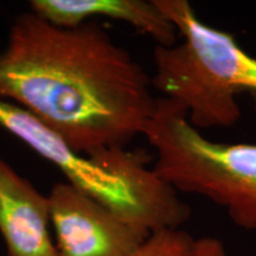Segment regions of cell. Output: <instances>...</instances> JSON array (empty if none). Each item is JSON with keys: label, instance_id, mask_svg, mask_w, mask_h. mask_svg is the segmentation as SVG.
Returning <instances> with one entry per match:
<instances>
[{"label": "cell", "instance_id": "6da1fadb", "mask_svg": "<svg viewBox=\"0 0 256 256\" xmlns=\"http://www.w3.org/2000/svg\"><path fill=\"white\" fill-rule=\"evenodd\" d=\"M151 76L92 22L60 28L18 14L0 50V100L34 115L80 154L126 147L156 110Z\"/></svg>", "mask_w": 256, "mask_h": 256}, {"label": "cell", "instance_id": "7a4b0ae2", "mask_svg": "<svg viewBox=\"0 0 256 256\" xmlns=\"http://www.w3.org/2000/svg\"><path fill=\"white\" fill-rule=\"evenodd\" d=\"M0 127L22 140L66 178V182L110 210L140 236L180 229L191 208L153 168L145 150L126 147L80 154L34 115L0 100Z\"/></svg>", "mask_w": 256, "mask_h": 256}, {"label": "cell", "instance_id": "3957f363", "mask_svg": "<svg viewBox=\"0 0 256 256\" xmlns=\"http://www.w3.org/2000/svg\"><path fill=\"white\" fill-rule=\"evenodd\" d=\"M177 28L182 42L156 46L154 90L186 112L198 130L232 127L241 119L238 98H256V58L228 31L202 22L188 0H154Z\"/></svg>", "mask_w": 256, "mask_h": 256}, {"label": "cell", "instance_id": "277c9868", "mask_svg": "<svg viewBox=\"0 0 256 256\" xmlns=\"http://www.w3.org/2000/svg\"><path fill=\"white\" fill-rule=\"evenodd\" d=\"M156 152L153 170L183 194L206 198L236 226L256 232V144L216 142L188 122L180 104L156 98L144 130Z\"/></svg>", "mask_w": 256, "mask_h": 256}, {"label": "cell", "instance_id": "5b68a950", "mask_svg": "<svg viewBox=\"0 0 256 256\" xmlns=\"http://www.w3.org/2000/svg\"><path fill=\"white\" fill-rule=\"evenodd\" d=\"M48 198L60 256H130L145 240L68 182L54 184Z\"/></svg>", "mask_w": 256, "mask_h": 256}, {"label": "cell", "instance_id": "8992f818", "mask_svg": "<svg viewBox=\"0 0 256 256\" xmlns=\"http://www.w3.org/2000/svg\"><path fill=\"white\" fill-rule=\"evenodd\" d=\"M50 226L48 194L0 154V235L6 256H60Z\"/></svg>", "mask_w": 256, "mask_h": 256}, {"label": "cell", "instance_id": "52a82bcc", "mask_svg": "<svg viewBox=\"0 0 256 256\" xmlns=\"http://www.w3.org/2000/svg\"><path fill=\"white\" fill-rule=\"evenodd\" d=\"M30 11L60 28H76L90 18L104 17L130 25L156 46L177 43V28L154 0H32Z\"/></svg>", "mask_w": 256, "mask_h": 256}, {"label": "cell", "instance_id": "ba28073f", "mask_svg": "<svg viewBox=\"0 0 256 256\" xmlns=\"http://www.w3.org/2000/svg\"><path fill=\"white\" fill-rule=\"evenodd\" d=\"M130 256H196V238L183 229L160 230L144 240Z\"/></svg>", "mask_w": 256, "mask_h": 256}, {"label": "cell", "instance_id": "9c48e42d", "mask_svg": "<svg viewBox=\"0 0 256 256\" xmlns=\"http://www.w3.org/2000/svg\"><path fill=\"white\" fill-rule=\"evenodd\" d=\"M196 256H228L223 243L215 238L196 240Z\"/></svg>", "mask_w": 256, "mask_h": 256}]
</instances>
